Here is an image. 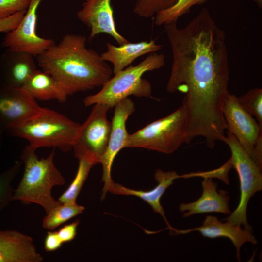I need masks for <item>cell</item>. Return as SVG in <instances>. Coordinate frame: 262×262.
<instances>
[{
  "mask_svg": "<svg viewBox=\"0 0 262 262\" xmlns=\"http://www.w3.org/2000/svg\"><path fill=\"white\" fill-rule=\"evenodd\" d=\"M22 163L16 161L12 166L0 173V212L13 201L14 189L11 183L19 172Z\"/></svg>",
  "mask_w": 262,
  "mask_h": 262,
  "instance_id": "obj_25",
  "label": "cell"
},
{
  "mask_svg": "<svg viewBox=\"0 0 262 262\" xmlns=\"http://www.w3.org/2000/svg\"><path fill=\"white\" fill-rule=\"evenodd\" d=\"M202 193L196 201L188 203H181L179 210L183 212V217L208 213H219L224 214L231 213L229 209V196L224 190H217V184L211 177H204L202 182Z\"/></svg>",
  "mask_w": 262,
  "mask_h": 262,
  "instance_id": "obj_16",
  "label": "cell"
},
{
  "mask_svg": "<svg viewBox=\"0 0 262 262\" xmlns=\"http://www.w3.org/2000/svg\"><path fill=\"white\" fill-rule=\"evenodd\" d=\"M43 261L32 237L16 230H0V262Z\"/></svg>",
  "mask_w": 262,
  "mask_h": 262,
  "instance_id": "obj_15",
  "label": "cell"
},
{
  "mask_svg": "<svg viewBox=\"0 0 262 262\" xmlns=\"http://www.w3.org/2000/svg\"><path fill=\"white\" fill-rule=\"evenodd\" d=\"M208 0H177L176 2L167 9L158 12L154 19L157 26L171 23H177L182 16L191 11L192 7L205 3Z\"/></svg>",
  "mask_w": 262,
  "mask_h": 262,
  "instance_id": "obj_23",
  "label": "cell"
},
{
  "mask_svg": "<svg viewBox=\"0 0 262 262\" xmlns=\"http://www.w3.org/2000/svg\"><path fill=\"white\" fill-rule=\"evenodd\" d=\"M110 109L104 104H94L88 117L81 125L73 145L72 148L75 156L89 154L100 163L107 148L111 131L112 123L107 117Z\"/></svg>",
  "mask_w": 262,
  "mask_h": 262,
  "instance_id": "obj_9",
  "label": "cell"
},
{
  "mask_svg": "<svg viewBox=\"0 0 262 262\" xmlns=\"http://www.w3.org/2000/svg\"><path fill=\"white\" fill-rule=\"evenodd\" d=\"M257 4L260 8H262V0H252Z\"/></svg>",
  "mask_w": 262,
  "mask_h": 262,
  "instance_id": "obj_32",
  "label": "cell"
},
{
  "mask_svg": "<svg viewBox=\"0 0 262 262\" xmlns=\"http://www.w3.org/2000/svg\"><path fill=\"white\" fill-rule=\"evenodd\" d=\"M230 148L229 160L237 171L240 180V198L239 204L229 216L223 219L230 223L243 225L244 229L252 232L247 222L246 210L250 198L262 189V168L243 150L235 137L227 131L223 141Z\"/></svg>",
  "mask_w": 262,
  "mask_h": 262,
  "instance_id": "obj_7",
  "label": "cell"
},
{
  "mask_svg": "<svg viewBox=\"0 0 262 262\" xmlns=\"http://www.w3.org/2000/svg\"><path fill=\"white\" fill-rule=\"evenodd\" d=\"M40 108L23 87L0 83V127L4 131L34 115Z\"/></svg>",
  "mask_w": 262,
  "mask_h": 262,
  "instance_id": "obj_12",
  "label": "cell"
},
{
  "mask_svg": "<svg viewBox=\"0 0 262 262\" xmlns=\"http://www.w3.org/2000/svg\"><path fill=\"white\" fill-rule=\"evenodd\" d=\"M33 57L6 49L0 56V83L22 87L37 70Z\"/></svg>",
  "mask_w": 262,
  "mask_h": 262,
  "instance_id": "obj_17",
  "label": "cell"
},
{
  "mask_svg": "<svg viewBox=\"0 0 262 262\" xmlns=\"http://www.w3.org/2000/svg\"><path fill=\"white\" fill-rule=\"evenodd\" d=\"M86 40L84 35L67 34L37 56L41 70L52 75L68 96L102 86L112 77L111 66L86 48Z\"/></svg>",
  "mask_w": 262,
  "mask_h": 262,
  "instance_id": "obj_2",
  "label": "cell"
},
{
  "mask_svg": "<svg viewBox=\"0 0 262 262\" xmlns=\"http://www.w3.org/2000/svg\"><path fill=\"white\" fill-rule=\"evenodd\" d=\"M31 0H0V19L26 11Z\"/></svg>",
  "mask_w": 262,
  "mask_h": 262,
  "instance_id": "obj_27",
  "label": "cell"
},
{
  "mask_svg": "<svg viewBox=\"0 0 262 262\" xmlns=\"http://www.w3.org/2000/svg\"><path fill=\"white\" fill-rule=\"evenodd\" d=\"M81 124L54 110L41 107L25 120L4 131L9 136L27 140L34 149L56 147L63 152L72 149Z\"/></svg>",
  "mask_w": 262,
  "mask_h": 262,
  "instance_id": "obj_4",
  "label": "cell"
},
{
  "mask_svg": "<svg viewBox=\"0 0 262 262\" xmlns=\"http://www.w3.org/2000/svg\"><path fill=\"white\" fill-rule=\"evenodd\" d=\"M77 16L90 29V40L100 33H106L119 45L130 42L116 30L111 0H85Z\"/></svg>",
  "mask_w": 262,
  "mask_h": 262,
  "instance_id": "obj_13",
  "label": "cell"
},
{
  "mask_svg": "<svg viewBox=\"0 0 262 262\" xmlns=\"http://www.w3.org/2000/svg\"><path fill=\"white\" fill-rule=\"evenodd\" d=\"M85 208L76 202L61 203L56 206L44 217L42 226L44 229L53 230L72 218L83 213Z\"/></svg>",
  "mask_w": 262,
  "mask_h": 262,
  "instance_id": "obj_22",
  "label": "cell"
},
{
  "mask_svg": "<svg viewBox=\"0 0 262 262\" xmlns=\"http://www.w3.org/2000/svg\"><path fill=\"white\" fill-rule=\"evenodd\" d=\"M112 119V129L107 148L101 158L102 165V181L104 182L101 199H104L106 193L114 182L111 178V170L114 159L123 148L126 141L127 133L126 123L135 110L133 101L127 98L117 103L115 106Z\"/></svg>",
  "mask_w": 262,
  "mask_h": 262,
  "instance_id": "obj_11",
  "label": "cell"
},
{
  "mask_svg": "<svg viewBox=\"0 0 262 262\" xmlns=\"http://www.w3.org/2000/svg\"><path fill=\"white\" fill-rule=\"evenodd\" d=\"M79 160L76 176L68 188L59 197L58 200L62 203L76 202V199L82 187L91 168L98 164L92 156L83 154L75 156Z\"/></svg>",
  "mask_w": 262,
  "mask_h": 262,
  "instance_id": "obj_21",
  "label": "cell"
},
{
  "mask_svg": "<svg viewBox=\"0 0 262 262\" xmlns=\"http://www.w3.org/2000/svg\"><path fill=\"white\" fill-rule=\"evenodd\" d=\"M188 115L182 104L169 115L129 134L124 148H142L169 154L185 143Z\"/></svg>",
  "mask_w": 262,
  "mask_h": 262,
  "instance_id": "obj_6",
  "label": "cell"
},
{
  "mask_svg": "<svg viewBox=\"0 0 262 262\" xmlns=\"http://www.w3.org/2000/svg\"><path fill=\"white\" fill-rule=\"evenodd\" d=\"M42 0H31L25 15L18 25L6 33L1 45L7 49L25 52L37 57L55 43L53 40L37 34V11Z\"/></svg>",
  "mask_w": 262,
  "mask_h": 262,
  "instance_id": "obj_10",
  "label": "cell"
},
{
  "mask_svg": "<svg viewBox=\"0 0 262 262\" xmlns=\"http://www.w3.org/2000/svg\"><path fill=\"white\" fill-rule=\"evenodd\" d=\"M63 242L57 231H48L44 240V249L47 252H52L60 248Z\"/></svg>",
  "mask_w": 262,
  "mask_h": 262,
  "instance_id": "obj_30",
  "label": "cell"
},
{
  "mask_svg": "<svg viewBox=\"0 0 262 262\" xmlns=\"http://www.w3.org/2000/svg\"><path fill=\"white\" fill-rule=\"evenodd\" d=\"M194 231H199L203 236L210 238L225 237L229 239L233 243L236 250V257L240 261V248L246 242L253 245L257 243V240L251 231L242 229L241 226L230 223H223L214 216H207L201 226L192 229L178 230L175 229L174 234H186Z\"/></svg>",
  "mask_w": 262,
  "mask_h": 262,
  "instance_id": "obj_14",
  "label": "cell"
},
{
  "mask_svg": "<svg viewBox=\"0 0 262 262\" xmlns=\"http://www.w3.org/2000/svg\"><path fill=\"white\" fill-rule=\"evenodd\" d=\"M172 64L166 85L168 93L186 94L182 104L188 115L185 143L196 137L204 138L213 148L225 137L223 113L229 92V68L226 33L206 8L185 26L165 24Z\"/></svg>",
  "mask_w": 262,
  "mask_h": 262,
  "instance_id": "obj_1",
  "label": "cell"
},
{
  "mask_svg": "<svg viewBox=\"0 0 262 262\" xmlns=\"http://www.w3.org/2000/svg\"><path fill=\"white\" fill-rule=\"evenodd\" d=\"M4 133V131L0 127V148H1L2 145V140H3V134Z\"/></svg>",
  "mask_w": 262,
  "mask_h": 262,
  "instance_id": "obj_31",
  "label": "cell"
},
{
  "mask_svg": "<svg viewBox=\"0 0 262 262\" xmlns=\"http://www.w3.org/2000/svg\"><path fill=\"white\" fill-rule=\"evenodd\" d=\"M106 46V51L100 55L104 61L113 64L114 74L125 69L137 58L147 53L156 52L162 48V46L157 44L154 40L137 43L129 42L119 47L107 42Z\"/></svg>",
  "mask_w": 262,
  "mask_h": 262,
  "instance_id": "obj_19",
  "label": "cell"
},
{
  "mask_svg": "<svg viewBox=\"0 0 262 262\" xmlns=\"http://www.w3.org/2000/svg\"><path fill=\"white\" fill-rule=\"evenodd\" d=\"M26 12H18L7 17L0 19V33H7L15 29L20 22Z\"/></svg>",
  "mask_w": 262,
  "mask_h": 262,
  "instance_id": "obj_28",
  "label": "cell"
},
{
  "mask_svg": "<svg viewBox=\"0 0 262 262\" xmlns=\"http://www.w3.org/2000/svg\"><path fill=\"white\" fill-rule=\"evenodd\" d=\"M177 0H137L133 11L142 17L148 18L158 12L173 5Z\"/></svg>",
  "mask_w": 262,
  "mask_h": 262,
  "instance_id": "obj_26",
  "label": "cell"
},
{
  "mask_svg": "<svg viewBox=\"0 0 262 262\" xmlns=\"http://www.w3.org/2000/svg\"><path fill=\"white\" fill-rule=\"evenodd\" d=\"M35 150L28 145L22 152L24 173L17 188L14 190L12 200L38 204L48 213L62 203L54 198L51 190L55 186L64 185L65 179L54 164V149L47 158L41 159Z\"/></svg>",
  "mask_w": 262,
  "mask_h": 262,
  "instance_id": "obj_3",
  "label": "cell"
},
{
  "mask_svg": "<svg viewBox=\"0 0 262 262\" xmlns=\"http://www.w3.org/2000/svg\"><path fill=\"white\" fill-rule=\"evenodd\" d=\"M79 223L80 220H75L73 222L63 226L57 231L58 236L63 243L71 241L74 239Z\"/></svg>",
  "mask_w": 262,
  "mask_h": 262,
  "instance_id": "obj_29",
  "label": "cell"
},
{
  "mask_svg": "<svg viewBox=\"0 0 262 262\" xmlns=\"http://www.w3.org/2000/svg\"><path fill=\"white\" fill-rule=\"evenodd\" d=\"M22 87L35 100H56L64 102L68 96L58 82L42 70L37 69Z\"/></svg>",
  "mask_w": 262,
  "mask_h": 262,
  "instance_id": "obj_20",
  "label": "cell"
},
{
  "mask_svg": "<svg viewBox=\"0 0 262 262\" xmlns=\"http://www.w3.org/2000/svg\"><path fill=\"white\" fill-rule=\"evenodd\" d=\"M243 108L255 119L262 128V89L254 88L238 97Z\"/></svg>",
  "mask_w": 262,
  "mask_h": 262,
  "instance_id": "obj_24",
  "label": "cell"
},
{
  "mask_svg": "<svg viewBox=\"0 0 262 262\" xmlns=\"http://www.w3.org/2000/svg\"><path fill=\"white\" fill-rule=\"evenodd\" d=\"M165 63L164 54L151 53L138 65L131 66L115 74L114 76L101 86L99 91L84 99V105L89 106L102 103L111 108L131 95L150 97L152 93L151 85L142 77L147 71L160 69Z\"/></svg>",
  "mask_w": 262,
  "mask_h": 262,
  "instance_id": "obj_5",
  "label": "cell"
},
{
  "mask_svg": "<svg viewBox=\"0 0 262 262\" xmlns=\"http://www.w3.org/2000/svg\"><path fill=\"white\" fill-rule=\"evenodd\" d=\"M180 177H182V176L179 175L175 171L164 172L158 169L154 175L158 184L152 190L147 191L133 190L113 182L108 191L113 194L132 195L140 198L148 203L155 213L160 214L164 218L168 229L173 231L174 228L167 221L164 209L160 203V199L166 189L173 183L174 180Z\"/></svg>",
  "mask_w": 262,
  "mask_h": 262,
  "instance_id": "obj_18",
  "label": "cell"
},
{
  "mask_svg": "<svg viewBox=\"0 0 262 262\" xmlns=\"http://www.w3.org/2000/svg\"><path fill=\"white\" fill-rule=\"evenodd\" d=\"M226 130L233 134L246 153L262 168V128L229 92L223 107Z\"/></svg>",
  "mask_w": 262,
  "mask_h": 262,
  "instance_id": "obj_8",
  "label": "cell"
}]
</instances>
